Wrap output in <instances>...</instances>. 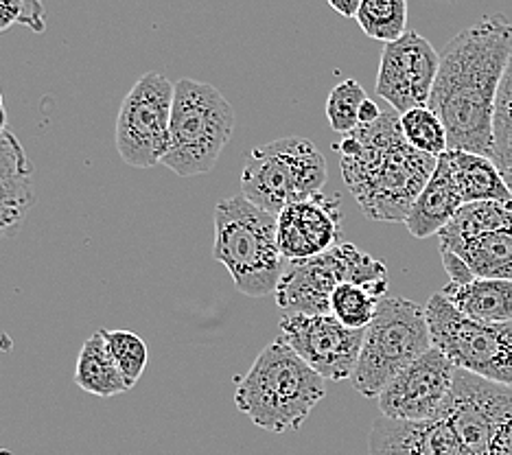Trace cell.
I'll return each instance as SVG.
<instances>
[{
	"instance_id": "23",
	"label": "cell",
	"mask_w": 512,
	"mask_h": 455,
	"mask_svg": "<svg viewBox=\"0 0 512 455\" xmlns=\"http://www.w3.org/2000/svg\"><path fill=\"white\" fill-rule=\"evenodd\" d=\"M355 20L368 38L392 44L407 33V3L405 0H362Z\"/></svg>"
},
{
	"instance_id": "27",
	"label": "cell",
	"mask_w": 512,
	"mask_h": 455,
	"mask_svg": "<svg viewBox=\"0 0 512 455\" xmlns=\"http://www.w3.org/2000/svg\"><path fill=\"white\" fill-rule=\"evenodd\" d=\"M499 171L512 169V55L499 86L493 121V158Z\"/></svg>"
},
{
	"instance_id": "31",
	"label": "cell",
	"mask_w": 512,
	"mask_h": 455,
	"mask_svg": "<svg viewBox=\"0 0 512 455\" xmlns=\"http://www.w3.org/2000/svg\"><path fill=\"white\" fill-rule=\"evenodd\" d=\"M381 114H383V110L379 108V105L372 99H366L362 108H359V125H372L381 119Z\"/></svg>"
},
{
	"instance_id": "17",
	"label": "cell",
	"mask_w": 512,
	"mask_h": 455,
	"mask_svg": "<svg viewBox=\"0 0 512 455\" xmlns=\"http://www.w3.org/2000/svg\"><path fill=\"white\" fill-rule=\"evenodd\" d=\"M370 455H467L447 418L375 420L368 438Z\"/></svg>"
},
{
	"instance_id": "10",
	"label": "cell",
	"mask_w": 512,
	"mask_h": 455,
	"mask_svg": "<svg viewBox=\"0 0 512 455\" xmlns=\"http://www.w3.org/2000/svg\"><path fill=\"white\" fill-rule=\"evenodd\" d=\"M442 418L467 455H512V388L458 370Z\"/></svg>"
},
{
	"instance_id": "21",
	"label": "cell",
	"mask_w": 512,
	"mask_h": 455,
	"mask_svg": "<svg viewBox=\"0 0 512 455\" xmlns=\"http://www.w3.org/2000/svg\"><path fill=\"white\" fill-rule=\"evenodd\" d=\"M442 156L447 158V165L458 184L464 204L512 202L504 175L491 158L460 149H449Z\"/></svg>"
},
{
	"instance_id": "7",
	"label": "cell",
	"mask_w": 512,
	"mask_h": 455,
	"mask_svg": "<svg viewBox=\"0 0 512 455\" xmlns=\"http://www.w3.org/2000/svg\"><path fill=\"white\" fill-rule=\"evenodd\" d=\"M432 344L425 307L401 296H386L377 307L375 320L364 331L362 353L351 377L353 388L377 399L383 388L423 357Z\"/></svg>"
},
{
	"instance_id": "2",
	"label": "cell",
	"mask_w": 512,
	"mask_h": 455,
	"mask_svg": "<svg viewBox=\"0 0 512 455\" xmlns=\"http://www.w3.org/2000/svg\"><path fill=\"white\" fill-rule=\"evenodd\" d=\"M342 178L359 208L372 221L405 224L432 178L438 158L414 149L401 132V114L392 108L372 125H359L335 145Z\"/></svg>"
},
{
	"instance_id": "14",
	"label": "cell",
	"mask_w": 512,
	"mask_h": 455,
	"mask_svg": "<svg viewBox=\"0 0 512 455\" xmlns=\"http://www.w3.org/2000/svg\"><path fill=\"white\" fill-rule=\"evenodd\" d=\"M456 372L458 368L438 348H429L377 396L381 416L412 423L442 418L451 401Z\"/></svg>"
},
{
	"instance_id": "1",
	"label": "cell",
	"mask_w": 512,
	"mask_h": 455,
	"mask_svg": "<svg viewBox=\"0 0 512 455\" xmlns=\"http://www.w3.org/2000/svg\"><path fill=\"white\" fill-rule=\"evenodd\" d=\"M510 55L512 25L502 14L453 35L442 49L427 108L445 125L449 149L493 158L495 103Z\"/></svg>"
},
{
	"instance_id": "28",
	"label": "cell",
	"mask_w": 512,
	"mask_h": 455,
	"mask_svg": "<svg viewBox=\"0 0 512 455\" xmlns=\"http://www.w3.org/2000/svg\"><path fill=\"white\" fill-rule=\"evenodd\" d=\"M366 90L355 79L337 84L327 99V119L337 134H351L359 127V108L366 101Z\"/></svg>"
},
{
	"instance_id": "3",
	"label": "cell",
	"mask_w": 512,
	"mask_h": 455,
	"mask_svg": "<svg viewBox=\"0 0 512 455\" xmlns=\"http://www.w3.org/2000/svg\"><path fill=\"white\" fill-rule=\"evenodd\" d=\"M324 394L327 381L276 337L239 381L235 403L256 427L285 434L305 425Z\"/></svg>"
},
{
	"instance_id": "19",
	"label": "cell",
	"mask_w": 512,
	"mask_h": 455,
	"mask_svg": "<svg viewBox=\"0 0 512 455\" xmlns=\"http://www.w3.org/2000/svg\"><path fill=\"white\" fill-rule=\"evenodd\" d=\"M462 206V195L456 180H453L447 158L440 156L434 175L429 178L423 193L416 197L410 215L405 219V228L416 239L440 235V230L451 224V219L458 215Z\"/></svg>"
},
{
	"instance_id": "22",
	"label": "cell",
	"mask_w": 512,
	"mask_h": 455,
	"mask_svg": "<svg viewBox=\"0 0 512 455\" xmlns=\"http://www.w3.org/2000/svg\"><path fill=\"white\" fill-rule=\"evenodd\" d=\"M75 383L84 392L103 396V399H110V396H119L130 390L119 366H116V361L110 355L101 331L92 333L84 346H81L75 368Z\"/></svg>"
},
{
	"instance_id": "5",
	"label": "cell",
	"mask_w": 512,
	"mask_h": 455,
	"mask_svg": "<svg viewBox=\"0 0 512 455\" xmlns=\"http://www.w3.org/2000/svg\"><path fill=\"white\" fill-rule=\"evenodd\" d=\"M235 123V110L215 86L180 79L173 88L169 151L162 165L180 178L211 173L230 143Z\"/></svg>"
},
{
	"instance_id": "12",
	"label": "cell",
	"mask_w": 512,
	"mask_h": 455,
	"mask_svg": "<svg viewBox=\"0 0 512 455\" xmlns=\"http://www.w3.org/2000/svg\"><path fill=\"white\" fill-rule=\"evenodd\" d=\"M173 88L176 84L165 75L147 73L127 92L116 119V151L125 165L136 169L162 165L169 151Z\"/></svg>"
},
{
	"instance_id": "32",
	"label": "cell",
	"mask_w": 512,
	"mask_h": 455,
	"mask_svg": "<svg viewBox=\"0 0 512 455\" xmlns=\"http://www.w3.org/2000/svg\"><path fill=\"white\" fill-rule=\"evenodd\" d=\"M329 5L344 18H357L359 7H362V0H329Z\"/></svg>"
},
{
	"instance_id": "8",
	"label": "cell",
	"mask_w": 512,
	"mask_h": 455,
	"mask_svg": "<svg viewBox=\"0 0 512 455\" xmlns=\"http://www.w3.org/2000/svg\"><path fill=\"white\" fill-rule=\"evenodd\" d=\"M327 160L309 138L289 136L254 147L241 171V195L278 217L287 206L322 191Z\"/></svg>"
},
{
	"instance_id": "6",
	"label": "cell",
	"mask_w": 512,
	"mask_h": 455,
	"mask_svg": "<svg viewBox=\"0 0 512 455\" xmlns=\"http://www.w3.org/2000/svg\"><path fill=\"white\" fill-rule=\"evenodd\" d=\"M342 283L364 287L377 300L388 296V267L353 243L313 259L287 261L276 287V305L287 315H331V296Z\"/></svg>"
},
{
	"instance_id": "33",
	"label": "cell",
	"mask_w": 512,
	"mask_h": 455,
	"mask_svg": "<svg viewBox=\"0 0 512 455\" xmlns=\"http://www.w3.org/2000/svg\"><path fill=\"white\" fill-rule=\"evenodd\" d=\"M5 123H7V112H5V103H3V95H0V136H3L5 130Z\"/></svg>"
},
{
	"instance_id": "29",
	"label": "cell",
	"mask_w": 512,
	"mask_h": 455,
	"mask_svg": "<svg viewBox=\"0 0 512 455\" xmlns=\"http://www.w3.org/2000/svg\"><path fill=\"white\" fill-rule=\"evenodd\" d=\"M14 22L44 31V7L40 3H0V31L9 29Z\"/></svg>"
},
{
	"instance_id": "30",
	"label": "cell",
	"mask_w": 512,
	"mask_h": 455,
	"mask_svg": "<svg viewBox=\"0 0 512 455\" xmlns=\"http://www.w3.org/2000/svg\"><path fill=\"white\" fill-rule=\"evenodd\" d=\"M442 256V267H445V272L449 276V283L453 285H467L471 283V280H475L473 272L467 267V263H464L460 256L451 254V252H440Z\"/></svg>"
},
{
	"instance_id": "25",
	"label": "cell",
	"mask_w": 512,
	"mask_h": 455,
	"mask_svg": "<svg viewBox=\"0 0 512 455\" xmlns=\"http://www.w3.org/2000/svg\"><path fill=\"white\" fill-rule=\"evenodd\" d=\"M103 340H106V346L110 350L112 359L116 361V366H119L121 375L127 383V388H134V385L141 381L143 372L147 368V359H149V350L145 340L138 333L134 331H108V329H101Z\"/></svg>"
},
{
	"instance_id": "20",
	"label": "cell",
	"mask_w": 512,
	"mask_h": 455,
	"mask_svg": "<svg viewBox=\"0 0 512 455\" xmlns=\"http://www.w3.org/2000/svg\"><path fill=\"white\" fill-rule=\"evenodd\" d=\"M442 296L471 320L486 324L512 322V280L475 278L467 285L449 283L442 289Z\"/></svg>"
},
{
	"instance_id": "13",
	"label": "cell",
	"mask_w": 512,
	"mask_h": 455,
	"mask_svg": "<svg viewBox=\"0 0 512 455\" xmlns=\"http://www.w3.org/2000/svg\"><path fill=\"white\" fill-rule=\"evenodd\" d=\"M278 340L313 368L324 381H346L353 377L364 331H353L333 315H285Z\"/></svg>"
},
{
	"instance_id": "16",
	"label": "cell",
	"mask_w": 512,
	"mask_h": 455,
	"mask_svg": "<svg viewBox=\"0 0 512 455\" xmlns=\"http://www.w3.org/2000/svg\"><path fill=\"white\" fill-rule=\"evenodd\" d=\"M342 202L340 197L316 193L287 206L276 217V239L285 261L313 259L340 245Z\"/></svg>"
},
{
	"instance_id": "26",
	"label": "cell",
	"mask_w": 512,
	"mask_h": 455,
	"mask_svg": "<svg viewBox=\"0 0 512 455\" xmlns=\"http://www.w3.org/2000/svg\"><path fill=\"white\" fill-rule=\"evenodd\" d=\"M379 302L381 300L368 294L364 287L342 283L331 296V315L335 320H340L346 329L366 331L370 322L375 320Z\"/></svg>"
},
{
	"instance_id": "15",
	"label": "cell",
	"mask_w": 512,
	"mask_h": 455,
	"mask_svg": "<svg viewBox=\"0 0 512 455\" xmlns=\"http://www.w3.org/2000/svg\"><path fill=\"white\" fill-rule=\"evenodd\" d=\"M440 70V53L416 31L386 44L381 53L377 95L397 114L425 108Z\"/></svg>"
},
{
	"instance_id": "4",
	"label": "cell",
	"mask_w": 512,
	"mask_h": 455,
	"mask_svg": "<svg viewBox=\"0 0 512 455\" xmlns=\"http://www.w3.org/2000/svg\"><path fill=\"white\" fill-rule=\"evenodd\" d=\"M215 261L226 267L237 291L248 298L276 294L285 259L276 239V217L241 193L215 206Z\"/></svg>"
},
{
	"instance_id": "9",
	"label": "cell",
	"mask_w": 512,
	"mask_h": 455,
	"mask_svg": "<svg viewBox=\"0 0 512 455\" xmlns=\"http://www.w3.org/2000/svg\"><path fill=\"white\" fill-rule=\"evenodd\" d=\"M432 344L458 370L512 388V322L486 324L462 315L442 291L429 298Z\"/></svg>"
},
{
	"instance_id": "18",
	"label": "cell",
	"mask_w": 512,
	"mask_h": 455,
	"mask_svg": "<svg viewBox=\"0 0 512 455\" xmlns=\"http://www.w3.org/2000/svg\"><path fill=\"white\" fill-rule=\"evenodd\" d=\"M33 204V165L16 134L0 136V241L16 235Z\"/></svg>"
},
{
	"instance_id": "24",
	"label": "cell",
	"mask_w": 512,
	"mask_h": 455,
	"mask_svg": "<svg viewBox=\"0 0 512 455\" xmlns=\"http://www.w3.org/2000/svg\"><path fill=\"white\" fill-rule=\"evenodd\" d=\"M401 132L414 149L432 158H440L449 149L445 125L427 105L401 114Z\"/></svg>"
},
{
	"instance_id": "11",
	"label": "cell",
	"mask_w": 512,
	"mask_h": 455,
	"mask_svg": "<svg viewBox=\"0 0 512 455\" xmlns=\"http://www.w3.org/2000/svg\"><path fill=\"white\" fill-rule=\"evenodd\" d=\"M438 250L460 256L475 278L512 280V202L464 204L440 230Z\"/></svg>"
}]
</instances>
